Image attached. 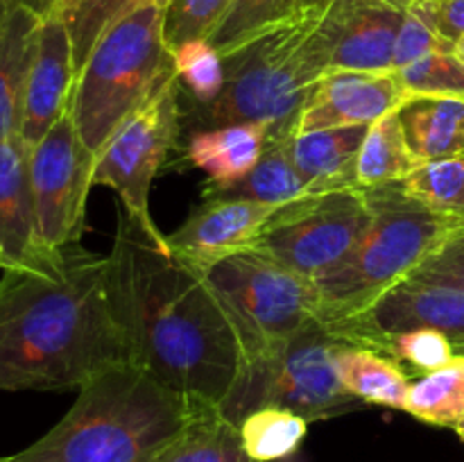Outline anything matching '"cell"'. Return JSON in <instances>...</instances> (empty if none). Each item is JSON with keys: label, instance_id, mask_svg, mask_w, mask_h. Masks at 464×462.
<instances>
[{"label": "cell", "instance_id": "11", "mask_svg": "<svg viewBox=\"0 0 464 462\" xmlns=\"http://www.w3.org/2000/svg\"><path fill=\"white\" fill-rule=\"evenodd\" d=\"M93 166L95 154L82 143L71 109L30 148L32 202L41 247L63 249L82 240Z\"/></svg>", "mask_w": 464, "mask_h": 462}, {"label": "cell", "instance_id": "34", "mask_svg": "<svg viewBox=\"0 0 464 462\" xmlns=\"http://www.w3.org/2000/svg\"><path fill=\"white\" fill-rule=\"evenodd\" d=\"M381 351L390 353L399 362H408L421 374L442 370L456 361V344L451 338L435 329H415L406 333H394L381 340Z\"/></svg>", "mask_w": 464, "mask_h": 462}, {"label": "cell", "instance_id": "2", "mask_svg": "<svg viewBox=\"0 0 464 462\" xmlns=\"http://www.w3.org/2000/svg\"><path fill=\"white\" fill-rule=\"evenodd\" d=\"M0 279V390H80L131 361L116 320L109 254L41 249Z\"/></svg>", "mask_w": 464, "mask_h": 462}, {"label": "cell", "instance_id": "30", "mask_svg": "<svg viewBox=\"0 0 464 462\" xmlns=\"http://www.w3.org/2000/svg\"><path fill=\"white\" fill-rule=\"evenodd\" d=\"M408 100L460 98L464 100V62L453 50L430 53L397 71Z\"/></svg>", "mask_w": 464, "mask_h": 462}, {"label": "cell", "instance_id": "13", "mask_svg": "<svg viewBox=\"0 0 464 462\" xmlns=\"http://www.w3.org/2000/svg\"><path fill=\"white\" fill-rule=\"evenodd\" d=\"M362 347L381 351V340L415 329H435L464 344V288L435 281L403 279L367 311L335 324Z\"/></svg>", "mask_w": 464, "mask_h": 462}, {"label": "cell", "instance_id": "35", "mask_svg": "<svg viewBox=\"0 0 464 462\" xmlns=\"http://www.w3.org/2000/svg\"><path fill=\"white\" fill-rule=\"evenodd\" d=\"M442 50H453L451 41L442 39L424 18L408 5L406 18H403L401 32H399L397 45H394V72L417 59L426 57L430 53H442Z\"/></svg>", "mask_w": 464, "mask_h": 462}, {"label": "cell", "instance_id": "12", "mask_svg": "<svg viewBox=\"0 0 464 462\" xmlns=\"http://www.w3.org/2000/svg\"><path fill=\"white\" fill-rule=\"evenodd\" d=\"M408 5L392 0H334L322 7L317 43L329 72H394V45Z\"/></svg>", "mask_w": 464, "mask_h": 462}, {"label": "cell", "instance_id": "7", "mask_svg": "<svg viewBox=\"0 0 464 462\" xmlns=\"http://www.w3.org/2000/svg\"><path fill=\"white\" fill-rule=\"evenodd\" d=\"M344 344L356 342L335 324L313 322L279 349L240 370L220 403L222 415L240 424L256 408L279 406L308 421H320L362 406L344 388L335 367Z\"/></svg>", "mask_w": 464, "mask_h": 462}, {"label": "cell", "instance_id": "23", "mask_svg": "<svg viewBox=\"0 0 464 462\" xmlns=\"http://www.w3.org/2000/svg\"><path fill=\"white\" fill-rule=\"evenodd\" d=\"M157 462H256L245 451L240 426L220 406L198 401L181 433L163 448Z\"/></svg>", "mask_w": 464, "mask_h": 462}, {"label": "cell", "instance_id": "33", "mask_svg": "<svg viewBox=\"0 0 464 462\" xmlns=\"http://www.w3.org/2000/svg\"><path fill=\"white\" fill-rule=\"evenodd\" d=\"M234 0H170L163 9V36L168 48L186 41H208Z\"/></svg>", "mask_w": 464, "mask_h": 462}, {"label": "cell", "instance_id": "5", "mask_svg": "<svg viewBox=\"0 0 464 462\" xmlns=\"http://www.w3.org/2000/svg\"><path fill=\"white\" fill-rule=\"evenodd\" d=\"M320 16L322 9H297L225 54V89L204 107L207 120L213 127L258 122L270 139H288L306 100L329 75L315 36Z\"/></svg>", "mask_w": 464, "mask_h": 462}, {"label": "cell", "instance_id": "8", "mask_svg": "<svg viewBox=\"0 0 464 462\" xmlns=\"http://www.w3.org/2000/svg\"><path fill=\"white\" fill-rule=\"evenodd\" d=\"M195 270L202 272L234 326L243 367L322 320L315 281L254 249Z\"/></svg>", "mask_w": 464, "mask_h": 462}, {"label": "cell", "instance_id": "45", "mask_svg": "<svg viewBox=\"0 0 464 462\" xmlns=\"http://www.w3.org/2000/svg\"><path fill=\"white\" fill-rule=\"evenodd\" d=\"M456 353H458V356H464V344H462V347H456Z\"/></svg>", "mask_w": 464, "mask_h": 462}, {"label": "cell", "instance_id": "14", "mask_svg": "<svg viewBox=\"0 0 464 462\" xmlns=\"http://www.w3.org/2000/svg\"><path fill=\"white\" fill-rule=\"evenodd\" d=\"M281 207L240 197H207L193 208L184 225L168 236L175 256L193 267L211 265L231 254L254 247Z\"/></svg>", "mask_w": 464, "mask_h": 462}, {"label": "cell", "instance_id": "18", "mask_svg": "<svg viewBox=\"0 0 464 462\" xmlns=\"http://www.w3.org/2000/svg\"><path fill=\"white\" fill-rule=\"evenodd\" d=\"M370 125L304 131L284 139L290 161L315 193L358 188L356 168Z\"/></svg>", "mask_w": 464, "mask_h": 462}, {"label": "cell", "instance_id": "19", "mask_svg": "<svg viewBox=\"0 0 464 462\" xmlns=\"http://www.w3.org/2000/svg\"><path fill=\"white\" fill-rule=\"evenodd\" d=\"M270 130L258 122L208 127L190 136L186 159L208 177L204 195L229 188L252 172L266 152Z\"/></svg>", "mask_w": 464, "mask_h": 462}, {"label": "cell", "instance_id": "37", "mask_svg": "<svg viewBox=\"0 0 464 462\" xmlns=\"http://www.w3.org/2000/svg\"><path fill=\"white\" fill-rule=\"evenodd\" d=\"M411 7L442 39L456 43L464 36V0H417Z\"/></svg>", "mask_w": 464, "mask_h": 462}, {"label": "cell", "instance_id": "10", "mask_svg": "<svg viewBox=\"0 0 464 462\" xmlns=\"http://www.w3.org/2000/svg\"><path fill=\"white\" fill-rule=\"evenodd\" d=\"M370 222L367 190L347 188L313 195L281 207L252 249L317 281L356 249Z\"/></svg>", "mask_w": 464, "mask_h": 462}, {"label": "cell", "instance_id": "15", "mask_svg": "<svg viewBox=\"0 0 464 462\" xmlns=\"http://www.w3.org/2000/svg\"><path fill=\"white\" fill-rule=\"evenodd\" d=\"M408 102L397 72L334 71L315 86L295 120L293 134L372 125Z\"/></svg>", "mask_w": 464, "mask_h": 462}, {"label": "cell", "instance_id": "26", "mask_svg": "<svg viewBox=\"0 0 464 462\" xmlns=\"http://www.w3.org/2000/svg\"><path fill=\"white\" fill-rule=\"evenodd\" d=\"M308 424L302 415L279 406H263L240 421L245 451L256 462H281L293 457L308 438Z\"/></svg>", "mask_w": 464, "mask_h": 462}, {"label": "cell", "instance_id": "42", "mask_svg": "<svg viewBox=\"0 0 464 462\" xmlns=\"http://www.w3.org/2000/svg\"><path fill=\"white\" fill-rule=\"evenodd\" d=\"M453 430H456V433L460 435V439L464 442V419H462V421H458V424L453 426Z\"/></svg>", "mask_w": 464, "mask_h": 462}, {"label": "cell", "instance_id": "24", "mask_svg": "<svg viewBox=\"0 0 464 462\" xmlns=\"http://www.w3.org/2000/svg\"><path fill=\"white\" fill-rule=\"evenodd\" d=\"M420 163L421 161L408 145L397 109L381 120L372 122L367 130L361 154H358L356 186L362 190H372L401 184Z\"/></svg>", "mask_w": 464, "mask_h": 462}, {"label": "cell", "instance_id": "21", "mask_svg": "<svg viewBox=\"0 0 464 462\" xmlns=\"http://www.w3.org/2000/svg\"><path fill=\"white\" fill-rule=\"evenodd\" d=\"M399 116L408 145L421 163L464 154V100L415 98L399 109Z\"/></svg>", "mask_w": 464, "mask_h": 462}, {"label": "cell", "instance_id": "27", "mask_svg": "<svg viewBox=\"0 0 464 462\" xmlns=\"http://www.w3.org/2000/svg\"><path fill=\"white\" fill-rule=\"evenodd\" d=\"M403 412L433 426H456L464 419V356L442 370L412 380Z\"/></svg>", "mask_w": 464, "mask_h": 462}, {"label": "cell", "instance_id": "31", "mask_svg": "<svg viewBox=\"0 0 464 462\" xmlns=\"http://www.w3.org/2000/svg\"><path fill=\"white\" fill-rule=\"evenodd\" d=\"M143 0H80L63 16L66 18L68 34H71L72 41V57H75L77 75L84 68L91 50L104 36V32L111 30L121 18H125Z\"/></svg>", "mask_w": 464, "mask_h": 462}, {"label": "cell", "instance_id": "9", "mask_svg": "<svg viewBox=\"0 0 464 462\" xmlns=\"http://www.w3.org/2000/svg\"><path fill=\"white\" fill-rule=\"evenodd\" d=\"M179 77L172 72L161 89L131 113L95 154L93 186H109L121 208L157 247L170 249L168 236L150 213V190L159 168L179 145Z\"/></svg>", "mask_w": 464, "mask_h": 462}, {"label": "cell", "instance_id": "44", "mask_svg": "<svg viewBox=\"0 0 464 462\" xmlns=\"http://www.w3.org/2000/svg\"><path fill=\"white\" fill-rule=\"evenodd\" d=\"M154 3H157L159 7H161V9H166V7H168V3H170V0H154Z\"/></svg>", "mask_w": 464, "mask_h": 462}, {"label": "cell", "instance_id": "22", "mask_svg": "<svg viewBox=\"0 0 464 462\" xmlns=\"http://www.w3.org/2000/svg\"><path fill=\"white\" fill-rule=\"evenodd\" d=\"M335 367L343 385L358 401L394 410L406 408L411 374L390 353L362 344H344L335 356Z\"/></svg>", "mask_w": 464, "mask_h": 462}, {"label": "cell", "instance_id": "4", "mask_svg": "<svg viewBox=\"0 0 464 462\" xmlns=\"http://www.w3.org/2000/svg\"><path fill=\"white\" fill-rule=\"evenodd\" d=\"M367 195L372 222L365 236L335 270L315 281L322 320L329 324L361 315L464 229V211L430 207L399 184Z\"/></svg>", "mask_w": 464, "mask_h": 462}, {"label": "cell", "instance_id": "32", "mask_svg": "<svg viewBox=\"0 0 464 462\" xmlns=\"http://www.w3.org/2000/svg\"><path fill=\"white\" fill-rule=\"evenodd\" d=\"M172 63L179 84L188 89L202 107L218 100L225 89V62L208 41H186L172 48Z\"/></svg>", "mask_w": 464, "mask_h": 462}, {"label": "cell", "instance_id": "36", "mask_svg": "<svg viewBox=\"0 0 464 462\" xmlns=\"http://www.w3.org/2000/svg\"><path fill=\"white\" fill-rule=\"evenodd\" d=\"M408 279L435 281L464 288V229L449 238L429 261L417 267Z\"/></svg>", "mask_w": 464, "mask_h": 462}, {"label": "cell", "instance_id": "3", "mask_svg": "<svg viewBox=\"0 0 464 462\" xmlns=\"http://www.w3.org/2000/svg\"><path fill=\"white\" fill-rule=\"evenodd\" d=\"M195 403L139 362H118L77 390L71 410L44 438L0 462H157Z\"/></svg>", "mask_w": 464, "mask_h": 462}, {"label": "cell", "instance_id": "28", "mask_svg": "<svg viewBox=\"0 0 464 462\" xmlns=\"http://www.w3.org/2000/svg\"><path fill=\"white\" fill-rule=\"evenodd\" d=\"M302 0H234L227 16L216 27L208 43L225 57L258 32L293 16Z\"/></svg>", "mask_w": 464, "mask_h": 462}, {"label": "cell", "instance_id": "39", "mask_svg": "<svg viewBox=\"0 0 464 462\" xmlns=\"http://www.w3.org/2000/svg\"><path fill=\"white\" fill-rule=\"evenodd\" d=\"M329 3H334V0H302V3H299V9H322V7H326ZM392 3L412 5V3H417V0H392Z\"/></svg>", "mask_w": 464, "mask_h": 462}, {"label": "cell", "instance_id": "16", "mask_svg": "<svg viewBox=\"0 0 464 462\" xmlns=\"http://www.w3.org/2000/svg\"><path fill=\"white\" fill-rule=\"evenodd\" d=\"M75 82L77 68L66 18L59 12L45 14L36 34L23 100L21 139L27 148H34L71 109Z\"/></svg>", "mask_w": 464, "mask_h": 462}, {"label": "cell", "instance_id": "25", "mask_svg": "<svg viewBox=\"0 0 464 462\" xmlns=\"http://www.w3.org/2000/svg\"><path fill=\"white\" fill-rule=\"evenodd\" d=\"M216 195L285 207V204L302 202V199L320 193H315L306 184V179L299 175V170L290 161L288 152H285L284 139H270L266 145V152L258 159L256 166L252 168V172L245 175L238 184L229 186V188L207 193V197H216Z\"/></svg>", "mask_w": 464, "mask_h": 462}, {"label": "cell", "instance_id": "40", "mask_svg": "<svg viewBox=\"0 0 464 462\" xmlns=\"http://www.w3.org/2000/svg\"><path fill=\"white\" fill-rule=\"evenodd\" d=\"M77 3H80V0H54L53 12H59V14H62V16H66V14L71 12V9L75 7Z\"/></svg>", "mask_w": 464, "mask_h": 462}, {"label": "cell", "instance_id": "20", "mask_svg": "<svg viewBox=\"0 0 464 462\" xmlns=\"http://www.w3.org/2000/svg\"><path fill=\"white\" fill-rule=\"evenodd\" d=\"M41 18L23 5L3 3L0 7V143L21 136L27 72Z\"/></svg>", "mask_w": 464, "mask_h": 462}, {"label": "cell", "instance_id": "29", "mask_svg": "<svg viewBox=\"0 0 464 462\" xmlns=\"http://www.w3.org/2000/svg\"><path fill=\"white\" fill-rule=\"evenodd\" d=\"M399 186L435 208L464 211V154L420 163Z\"/></svg>", "mask_w": 464, "mask_h": 462}, {"label": "cell", "instance_id": "6", "mask_svg": "<svg viewBox=\"0 0 464 462\" xmlns=\"http://www.w3.org/2000/svg\"><path fill=\"white\" fill-rule=\"evenodd\" d=\"M175 72L163 9L143 0L95 43L80 71L71 116L82 143L98 154L113 131Z\"/></svg>", "mask_w": 464, "mask_h": 462}, {"label": "cell", "instance_id": "38", "mask_svg": "<svg viewBox=\"0 0 464 462\" xmlns=\"http://www.w3.org/2000/svg\"><path fill=\"white\" fill-rule=\"evenodd\" d=\"M3 3L23 5V7H30V9H34L36 14H41V16H45V14L53 12L54 0H3Z\"/></svg>", "mask_w": 464, "mask_h": 462}, {"label": "cell", "instance_id": "1", "mask_svg": "<svg viewBox=\"0 0 464 462\" xmlns=\"http://www.w3.org/2000/svg\"><path fill=\"white\" fill-rule=\"evenodd\" d=\"M109 285L130 358L186 399L220 406L243 370L236 331L202 272L121 208Z\"/></svg>", "mask_w": 464, "mask_h": 462}, {"label": "cell", "instance_id": "41", "mask_svg": "<svg viewBox=\"0 0 464 462\" xmlns=\"http://www.w3.org/2000/svg\"><path fill=\"white\" fill-rule=\"evenodd\" d=\"M453 53H456L458 57H460L464 62V36H462V39H458L456 43H453Z\"/></svg>", "mask_w": 464, "mask_h": 462}, {"label": "cell", "instance_id": "17", "mask_svg": "<svg viewBox=\"0 0 464 462\" xmlns=\"http://www.w3.org/2000/svg\"><path fill=\"white\" fill-rule=\"evenodd\" d=\"M0 247L7 256V267L21 265L45 249L36 238L30 148L21 136L0 143Z\"/></svg>", "mask_w": 464, "mask_h": 462}, {"label": "cell", "instance_id": "43", "mask_svg": "<svg viewBox=\"0 0 464 462\" xmlns=\"http://www.w3.org/2000/svg\"><path fill=\"white\" fill-rule=\"evenodd\" d=\"M0 270H7V256H5L3 247H0Z\"/></svg>", "mask_w": 464, "mask_h": 462}]
</instances>
